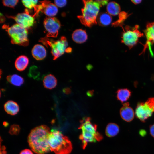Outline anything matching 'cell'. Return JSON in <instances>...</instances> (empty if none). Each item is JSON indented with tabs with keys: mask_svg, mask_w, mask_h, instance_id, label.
Segmentation results:
<instances>
[{
	"mask_svg": "<svg viewBox=\"0 0 154 154\" xmlns=\"http://www.w3.org/2000/svg\"><path fill=\"white\" fill-rule=\"evenodd\" d=\"M50 128L45 125L37 126L31 131L28 142L32 150L37 154H45L51 151L48 143Z\"/></svg>",
	"mask_w": 154,
	"mask_h": 154,
	"instance_id": "cell-1",
	"label": "cell"
},
{
	"mask_svg": "<svg viewBox=\"0 0 154 154\" xmlns=\"http://www.w3.org/2000/svg\"><path fill=\"white\" fill-rule=\"evenodd\" d=\"M48 141L51 151L55 154H69L72 150V145L68 138L56 129L51 130Z\"/></svg>",
	"mask_w": 154,
	"mask_h": 154,
	"instance_id": "cell-2",
	"label": "cell"
},
{
	"mask_svg": "<svg viewBox=\"0 0 154 154\" xmlns=\"http://www.w3.org/2000/svg\"><path fill=\"white\" fill-rule=\"evenodd\" d=\"M80 123L78 129L81 130V133L79 137L83 149L88 143L99 141L102 139L103 136L97 131V126L92 122L89 117H84Z\"/></svg>",
	"mask_w": 154,
	"mask_h": 154,
	"instance_id": "cell-3",
	"label": "cell"
},
{
	"mask_svg": "<svg viewBox=\"0 0 154 154\" xmlns=\"http://www.w3.org/2000/svg\"><path fill=\"white\" fill-rule=\"evenodd\" d=\"M83 1L84 6L81 10L82 15L78 16V18L82 24L90 27L97 23L100 6L96 1L85 0Z\"/></svg>",
	"mask_w": 154,
	"mask_h": 154,
	"instance_id": "cell-4",
	"label": "cell"
},
{
	"mask_svg": "<svg viewBox=\"0 0 154 154\" xmlns=\"http://www.w3.org/2000/svg\"><path fill=\"white\" fill-rule=\"evenodd\" d=\"M3 27L5 28L11 38L12 43L25 46L28 45L29 40L27 29L17 24L9 27L7 26Z\"/></svg>",
	"mask_w": 154,
	"mask_h": 154,
	"instance_id": "cell-5",
	"label": "cell"
},
{
	"mask_svg": "<svg viewBox=\"0 0 154 154\" xmlns=\"http://www.w3.org/2000/svg\"><path fill=\"white\" fill-rule=\"evenodd\" d=\"M139 28V26L136 25L133 27L126 25L125 30L123 29L121 42L128 46L129 49L136 45L139 38L143 36V33L141 32Z\"/></svg>",
	"mask_w": 154,
	"mask_h": 154,
	"instance_id": "cell-6",
	"label": "cell"
},
{
	"mask_svg": "<svg viewBox=\"0 0 154 154\" xmlns=\"http://www.w3.org/2000/svg\"><path fill=\"white\" fill-rule=\"evenodd\" d=\"M154 112V98H149L145 102L137 103L135 110L136 117L144 122Z\"/></svg>",
	"mask_w": 154,
	"mask_h": 154,
	"instance_id": "cell-7",
	"label": "cell"
},
{
	"mask_svg": "<svg viewBox=\"0 0 154 154\" xmlns=\"http://www.w3.org/2000/svg\"><path fill=\"white\" fill-rule=\"evenodd\" d=\"M44 39L51 48V52L54 60L57 59L66 52L68 42L65 37H62L60 40L56 41Z\"/></svg>",
	"mask_w": 154,
	"mask_h": 154,
	"instance_id": "cell-8",
	"label": "cell"
},
{
	"mask_svg": "<svg viewBox=\"0 0 154 154\" xmlns=\"http://www.w3.org/2000/svg\"><path fill=\"white\" fill-rule=\"evenodd\" d=\"M44 25L47 32L48 37H56L61 24L59 20L55 17H46L44 21Z\"/></svg>",
	"mask_w": 154,
	"mask_h": 154,
	"instance_id": "cell-9",
	"label": "cell"
},
{
	"mask_svg": "<svg viewBox=\"0 0 154 154\" xmlns=\"http://www.w3.org/2000/svg\"><path fill=\"white\" fill-rule=\"evenodd\" d=\"M11 18L13 19L17 24L27 29L32 26L34 23V17L27 11L18 13Z\"/></svg>",
	"mask_w": 154,
	"mask_h": 154,
	"instance_id": "cell-10",
	"label": "cell"
},
{
	"mask_svg": "<svg viewBox=\"0 0 154 154\" xmlns=\"http://www.w3.org/2000/svg\"><path fill=\"white\" fill-rule=\"evenodd\" d=\"M146 37V42L144 45L143 49L141 54L144 53L145 50L154 43V21L148 23L146 29L144 31Z\"/></svg>",
	"mask_w": 154,
	"mask_h": 154,
	"instance_id": "cell-11",
	"label": "cell"
},
{
	"mask_svg": "<svg viewBox=\"0 0 154 154\" xmlns=\"http://www.w3.org/2000/svg\"><path fill=\"white\" fill-rule=\"evenodd\" d=\"M123 106L120 109V114L121 118L125 121L129 122L132 121L134 117L133 109L129 106V102L124 103Z\"/></svg>",
	"mask_w": 154,
	"mask_h": 154,
	"instance_id": "cell-12",
	"label": "cell"
},
{
	"mask_svg": "<svg viewBox=\"0 0 154 154\" xmlns=\"http://www.w3.org/2000/svg\"><path fill=\"white\" fill-rule=\"evenodd\" d=\"M33 57L36 60H40L44 59L46 57V52L45 48L40 44L35 45L32 50Z\"/></svg>",
	"mask_w": 154,
	"mask_h": 154,
	"instance_id": "cell-13",
	"label": "cell"
},
{
	"mask_svg": "<svg viewBox=\"0 0 154 154\" xmlns=\"http://www.w3.org/2000/svg\"><path fill=\"white\" fill-rule=\"evenodd\" d=\"M5 111L8 114L11 115L16 114L19 112V107L18 104L12 100L7 101L4 105Z\"/></svg>",
	"mask_w": 154,
	"mask_h": 154,
	"instance_id": "cell-14",
	"label": "cell"
},
{
	"mask_svg": "<svg viewBox=\"0 0 154 154\" xmlns=\"http://www.w3.org/2000/svg\"><path fill=\"white\" fill-rule=\"evenodd\" d=\"M87 37L85 31L80 29H77L74 31L72 35L74 41L78 43L84 42L87 40Z\"/></svg>",
	"mask_w": 154,
	"mask_h": 154,
	"instance_id": "cell-15",
	"label": "cell"
},
{
	"mask_svg": "<svg viewBox=\"0 0 154 154\" xmlns=\"http://www.w3.org/2000/svg\"><path fill=\"white\" fill-rule=\"evenodd\" d=\"M43 86L45 88L52 89L57 84V80L53 75L49 74L45 76L43 79Z\"/></svg>",
	"mask_w": 154,
	"mask_h": 154,
	"instance_id": "cell-16",
	"label": "cell"
},
{
	"mask_svg": "<svg viewBox=\"0 0 154 154\" xmlns=\"http://www.w3.org/2000/svg\"><path fill=\"white\" fill-rule=\"evenodd\" d=\"M29 62V60L27 57L24 55H21L16 59L15 66L17 70L22 71L27 68Z\"/></svg>",
	"mask_w": 154,
	"mask_h": 154,
	"instance_id": "cell-17",
	"label": "cell"
},
{
	"mask_svg": "<svg viewBox=\"0 0 154 154\" xmlns=\"http://www.w3.org/2000/svg\"><path fill=\"white\" fill-rule=\"evenodd\" d=\"M116 93L117 98L122 103L128 100L131 94V91L127 88L119 89Z\"/></svg>",
	"mask_w": 154,
	"mask_h": 154,
	"instance_id": "cell-18",
	"label": "cell"
},
{
	"mask_svg": "<svg viewBox=\"0 0 154 154\" xmlns=\"http://www.w3.org/2000/svg\"><path fill=\"white\" fill-rule=\"evenodd\" d=\"M44 4V13L49 17H52L57 14L58 9L55 4L52 3H47Z\"/></svg>",
	"mask_w": 154,
	"mask_h": 154,
	"instance_id": "cell-19",
	"label": "cell"
},
{
	"mask_svg": "<svg viewBox=\"0 0 154 154\" xmlns=\"http://www.w3.org/2000/svg\"><path fill=\"white\" fill-rule=\"evenodd\" d=\"M97 21L100 25L106 26L111 23L112 18L108 13H101L98 15Z\"/></svg>",
	"mask_w": 154,
	"mask_h": 154,
	"instance_id": "cell-20",
	"label": "cell"
},
{
	"mask_svg": "<svg viewBox=\"0 0 154 154\" xmlns=\"http://www.w3.org/2000/svg\"><path fill=\"white\" fill-rule=\"evenodd\" d=\"M119 131V127L118 125L115 123H110L106 127L105 133L108 137H112L117 135Z\"/></svg>",
	"mask_w": 154,
	"mask_h": 154,
	"instance_id": "cell-21",
	"label": "cell"
},
{
	"mask_svg": "<svg viewBox=\"0 0 154 154\" xmlns=\"http://www.w3.org/2000/svg\"><path fill=\"white\" fill-rule=\"evenodd\" d=\"M106 9L108 13L110 15L116 16L120 13L121 8L118 3L112 1L108 4Z\"/></svg>",
	"mask_w": 154,
	"mask_h": 154,
	"instance_id": "cell-22",
	"label": "cell"
},
{
	"mask_svg": "<svg viewBox=\"0 0 154 154\" xmlns=\"http://www.w3.org/2000/svg\"><path fill=\"white\" fill-rule=\"evenodd\" d=\"M6 79L9 82L16 86H21L24 82L23 78L17 74L8 75L7 76Z\"/></svg>",
	"mask_w": 154,
	"mask_h": 154,
	"instance_id": "cell-23",
	"label": "cell"
},
{
	"mask_svg": "<svg viewBox=\"0 0 154 154\" xmlns=\"http://www.w3.org/2000/svg\"><path fill=\"white\" fill-rule=\"evenodd\" d=\"M38 1L37 0H22V2L24 6L27 8L31 9L35 8Z\"/></svg>",
	"mask_w": 154,
	"mask_h": 154,
	"instance_id": "cell-24",
	"label": "cell"
},
{
	"mask_svg": "<svg viewBox=\"0 0 154 154\" xmlns=\"http://www.w3.org/2000/svg\"><path fill=\"white\" fill-rule=\"evenodd\" d=\"M18 2V1L17 0H4L2 1V3L5 6L13 8Z\"/></svg>",
	"mask_w": 154,
	"mask_h": 154,
	"instance_id": "cell-25",
	"label": "cell"
},
{
	"mask_svg": "<svg viewBox=\"0 0 154 154\" xmlns=\"http://www.w3.org/2000/svg\"><path fill=\"white\" fill-rule=\"evenodd\" d=\"M37 67H34L30 68L29 72V76L34 78H36L39 75V72L37 71Z\"/></svg>",
	"mask_w": 154,
	"mask_h": 154,
	"instance_id": "cell-26",
	"label": "cell"
},
{
	"mask_svg": "<svg viewBox=\"0 0 154 154\" xmlns=\"http://www.w3.org/2000/svg\"><path fill=\"white\" fill-rule=\"evenodd\" d=\"M54 4L58 7H62L64 6L67 3L66 0H55Z\"/></svg>",
	"mask_w": 154,
	"mask_h": 154,
	"instance_id": "cell-27",
	"label": "cell"
},
{
	"mask_svg": "<svg viewBox=\"0 0 154 154\" xmlns=\"http://www.w3.org/2000/svg\"><path fill=\"white\" fill-rule=\"evenodd\" d=\"M96 1L99 4L100 6L107 5L108 1V0H96Z\"/></svg>",
	"mask_w": 154,
	"mask_h": 154,
	"instance_id": "cell-28",
	"label": "cell"
},
{
	"mask_svg": "<svg viewBox=\"0 0 154 154\" xmlns=\"http://www.w3.org/2000/svg\"><path fill=\"white\" fill-rule=\"evenodd\" d=\"M20 154H33L30 150L26 149L22 151Z\"/></svg>",
	"mask_w": 154,
	"mask_h": 154,
	"instance_id": "cell-29",
	"label": "cell"
},
{
	"mask_svg": "<svg viewBox=\"0 0 154 154\" xmlns=\"http://www.w3.org/2000/svg\"><path fill=\"white\" fill-rule=\"evenodd\" d=\"M150 132L151 135L154 137V124L150 126Z\"/></svg>",
	"mask_w": 154,
	"mask_h": 154,
	"instance_id": "cell-30",
	"label": "cell"
},
{
	"mask_svg": "<svg viewBox=\"0 0 154 154\" xmlns=\"http://www.w3.org/2000/svg\"><path fill=\"white\" fill-rule=\"evenodd\" d=\"M142 0H131V1L133 4L137 5L140 3L142 1Z\"/></svg>",
	"mask_w": 154,
	"mask_h": 154,
	"instance_id": "cell-31",
	"label": "cell"
},
{
	"mask_svg": "<svg viewBox=\"0 0 154 154\" xmlns=\"http://www.w3.org/2000/svg\"><path fill=\"white\" fill-rule=\"evenodd\" d=\"M71 50H72L71 49V48H67L66 49V52H70Z\"/></svg>",
	"mask_w": 154,
	"mask_h": 154,
	"instance_id": "cell-32",
	"label": "cell"
}]
</instances>
